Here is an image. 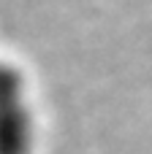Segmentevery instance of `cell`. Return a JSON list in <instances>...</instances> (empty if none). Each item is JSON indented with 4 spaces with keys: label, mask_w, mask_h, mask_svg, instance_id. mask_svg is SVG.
I'll return each mask as SVG.
<instances>
[{
    "label": "cell",
    "mask_w": 152,
    "mask_h": 154,
    "mask_svg": "<svg viewBox=\"0 0 152 154\" xmlns=\"http://www.w3.org/2000/svg\"><path fill=\"white\" fill-rule=\"evenodd\" d=\"M35 119L27 106V87L16 65L0 62V154H30Z\"/></svg>",
    "instance_id": "obj_1"
}]
</instances>
